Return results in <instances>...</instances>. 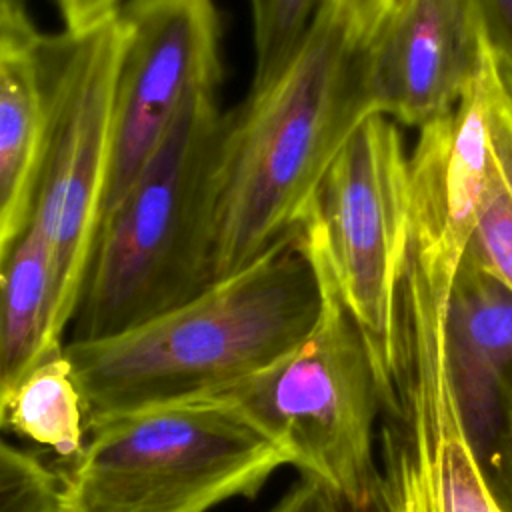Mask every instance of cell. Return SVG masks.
Returning a JSON list of instances; mask_svg holds the SVG:
<instances>
[{"label": "cell", "instance_id": "cell-14", "mask_svg": "<svg viewBox=\"0 0 512 512\" xmlns=\"http://www.w3.org/2000/svg\"><path fill=\"white\" fill-rule=\"evenodd\" d=\"M6 428L62 458L74 460L82 452L88 430L84 402L64 350L32 370L18 386L8 406Z\"/></svg>", "mask_w": 512, "mask_h": 512}, {"label": "cell", "instance_id": "cell-16", "mask_svg": "<svg viewBox=\"0 0 512 512\" xmlns=\"http://www.w3.org/2000/svg\"><path fill=\"white\" fill-rule=\"evenodd\" d=\"M468 252L512 290V190L494 154Z\"/></svg>", "mask_w": 512, "mask_h": 512}, {"label": "cell", "instance_id": "cell-2", "mask_svg": "<svg viewBox=\"0 0 512 512\" xmlns=\"http://www.w3.org/2000/svg\"><path fill=\"white\" fill-rule=\"evenodd\" d=\"M324 288L302 226L242 272L122 336L64 346L86 426L214 400L296 350Z\"/></svg>", "mask_w": 512, "mask_h": 512}, {"label": "cell", "instance_id": "cell-20", "mask_svg": "<svg viewBox=\"0 0 512 512\" xmlns=\"http://www.w3.org/2000/svg\"><path fill=\"white\" fill-rule=\"evenodd\" d=\"M488 48L512 66V0H472Z\"/></svg>", "mask_w": 512, "mask_h": 512}, {"label": "cell", "instance_id": "cell-5", "mask_svg": "<svg viewBox=\"0 0 512 512\" xmlns=\"http://www.w3.org/2000/svg\"><path fill=\"white\" fill-rule=\"evenodd\" d=\"M304 238L324 288L316 328L296 350L214 400L236 410L306 478L358 508L376 478V374L322 254Z\"/></svg>", "mask_w": 512, "mask_h": 512}, {"label": "cell", "instance_id": "cell-21", "mask_svg": "<svg viewBox=\"0 0 512 512\" xmlns=\"http://www.w3.org/2000/svg\"><path fill=\"white\" fill-rule=\"evenodd\" d=\"M270 512H346L344 502L314 478L294 484Z\"/></svg>", "mask_w": 512, "mask_h": 512}, {"label": "cell", "instance_id": "cell-24", "mask_svg": "<svg viewBox=\"0 0 512 512\" xmlns=\"http://www.w3.org/2000/svg\"><path fill=\"white\" fill-rule=\"evenodd\" d=\"M364 38L372 32L392 0H330Z\"/></svg>", "mask_w": 512, "mask_h": 512}, {"label": "cell", "instance_id": "cell-15", "mask_svg": "<svg viewBox=\"0 0 512 512\" xmlns=\"http://www.w3.org/2000/svg\"><path fill=\"white\" fill-rule=\"evenodd\" d=\"M322 0H250L254 76L250 92L268 86L292 60Z\"/></svg>", "mask_w": 512, "mask_h": 512}, {"label": "cell", "instance_id": "cell-13", "mask_svg": "<svg viewBox=\"0 0 512 512\" xmlns=\"http://www.w3.org/2000/svg\"><path fill=\"white\" fill-rule=\"evenodd\" d=\"M38 38V36H36ZM0 40V234L12 226L40 138V88L34 42Z\"/></svg>", "mask_w": 512, "mask_h": 512}, {"label": "cell", "instance_id": "cell-17", "mask_svg": "<svg viewBox=\"0 0 512 512\" xmlns=\"http://www.w3.org/2000/svg\"><path fill=\"white\" fill-rule=\"evenodd\" d=\"M56 474L0 436V512H60Z\"/></svg>", "mask_w": 512, "mask_h": 512}, {"label": "cell", "instance_id": "cell-18", "mask_svg": "<svg viewBox=\"0 0 512 512\" xmlns=\"http://www.w3.org/2000/svg\"><path fill=\"white\" fill-rule=\"evenodd\" d=\"M482 86L492 154L512 190V66L486 48Z\"/></svg>", "mask_w": 512, "mask_h": 512}, {"label": "cell", "instance_id": "cell-1", "mask_svg": "<svg viewBox=\"0 0 512 512\" xmlns=\"http://www.w3.org/2000/svg\"><path fill=\"white\" fill-rule=\"evenodd\" d=\"M368 114L364 36L322 0L286 68L226 112L208 192L214 284L302 226L324 172Z\"/></svg>", "mask_w": 512, "mask_h": 512}, {"label": "cell", "instance_id": "cell-4", "mask_svg": "<svg viewBox=\"0 0 512 512\" xmlns=\"http://www.w3.org/2000/svg\"><path fill=\"white\" fill-rule=\"evenodd\" d=\"M90 432L60 486V512H208L254 496L288 464L220 400L150 408Z\"/></svg>", "mask_w": 512, "mask_h": 512}, {"label": "cell", "instance_id": "cell-23", "mask_svg": "<svg viewBox=\"0 0 512 512\" xmlns=\"http://www.w3.org/2000/svg\"><path fill=\"white\" fill-rule=\"evenodd\" d=\"M38 36L30 22L26 0H0V40L32 42Z\"/></svg>", "mask_w": 512, "mask_h": 512}, {"label": "cell", "instance_id": "cell-25", "mask_svg": "<svg viewBox=\"0 0 512 512\" xmlns=\"http://www.w3.org/2000/svg\"><path fill=\"white\" fill-rule=\"evenodd\" d=\"M0 242H2V234H0Z\"/></svg>", "mask_w": 512, "mask_h": 512}, {"label": "cell", "instance_id": "cell-12", "mask_svg": "<svg viewBox=\"0 0 512 512\" xmlns=\"http://www.w3.org/2000/svg\"><path fill=\"white\" fill-rule=\"evenodd\" d=\"M76 298L66 290L44 240L12 224L0 242V428L24 378L64 350Z\"/></svg>", "mask_w": 512, "mask_h": 512}, {"label": "cell", "instance_id": "cell-7", "mask_svg": "<svg viewBox=\"0 0 512 512\" xmlns=\"http://www.w3.org/2000/svg\"><path fill=\"white\" fill-rule=\"evenodd\" d=\"M118 44L116 14L86 30L38 34L34 42L40 138L12 224H26L44 240L76 304L102 216Z\"/></svg>", "mask_w": 512, "mask_h": 512}, {"label": "cell", "instance_id": "cell-8", "mask_svg": "<svg viewBox=\"0 0 512 512\" xmlns=\"http://www.w3.org/2000/svg\"><path fill=\"white\" fill-rule=\"evenodd\" d=\"M408 204V156L396 122L368 114L336 152L302 220L368 344L376 388L394 358Z\"/></svg>", "mask_w": 512, "mask_h": 512}, {"label": "cell", "instance_id": "cell-9", "mask_svg": "<svg viewBox=\"0 0 512 512\" xmlns=\"http://www.w3.org/2000/svg\"><path fill=\"white\" fill-rule=\"evenodd\" d=\"M116 18L120 44L102 216L164 142L186 100L198 90H218L222 80V22L214 0H128Z\"/></svg>", "mask_w": 512, "mask_h": 512}, {"label": "cell", "instance_id": "cell-3", "mask_svg": "<svg viewBox=\"0 0 512 512\" xmlns=\"http://www.w3.org/2000/svg\"><path fill=\"white\" fill-rule=\"evenodd\" d=\"M224 124L218 90L194 92L164 142L100 218L72 342L122 336L214 286L208 192Z\"/></svg>", "mask_w": 512, "mask_h": 512}, {"label": "cell", "instance_id": "cell-6", "mask_svg": "<svg viewBox=\"0 0 512 512\" xmlns=\"http://www.w3.org/2000/svg\"><path fill=\"white\" fill-rule=\"evenodd\" d=\"M448 292L400 284L394 358L378 386L376 478L346 512H502L462 424L446 358Z\"/></svg>", "mask_w": 512, "mask_h": 512}, {"label": "cell", "instance_id": "cell-10", "mask_svg": "<svg viewBox=\"0 0 512 512\" xmlns=\"http://www.w3.org/2000/svg\"><path fill=\"white\" fill-rule=\"evenodd\" d=\"M486 48L472 0H392L364 38L372 114L424 128L478 82Z\"/></svg>", "mask_w": 512, "mask_h": 512}, {"label": "cell", "instance_id": "cell-19", "mask_svg": "<svg viewBox=\"0 0 512 512\" xmlns=\"http://www.w3.org/2000/svg\"><path fill=\"white\" fill-rule=\"evenodd\" d=\"M480 464L498 506L502 512H512V366L500 384L498 428Z\"/></svg>", "mask_w": 512, "mask_h": 512}, {"label": "cell", "instance_id": "cell-11", "mask_svg": "<svg viewBox=\"0 0 512 512\" xmlns=\"http://www.w3.org/2000/svg\"><path fill=\"white\" fill-rule=\"evenodd\" d=\"M446 358L462 424L486 454L500 420V384L512 366V290L470 252L446 306Z\"/></svg>", "mask_w": 512, "mask_h": 512}, {"label": "cell", "instance_id": "cell-22", "mask_svg": "<svg viewBox=\"0 0 512 512\" xmlns=\"http://www.w3.org/2000/svg\"><path fill=\"white\" fill-rule=\"evenodd\" d=\"M66 30H86L118 12L122 0H56Z\"/></svg>", "mask_w": 512, "mask_h": 512}]
</instances>
